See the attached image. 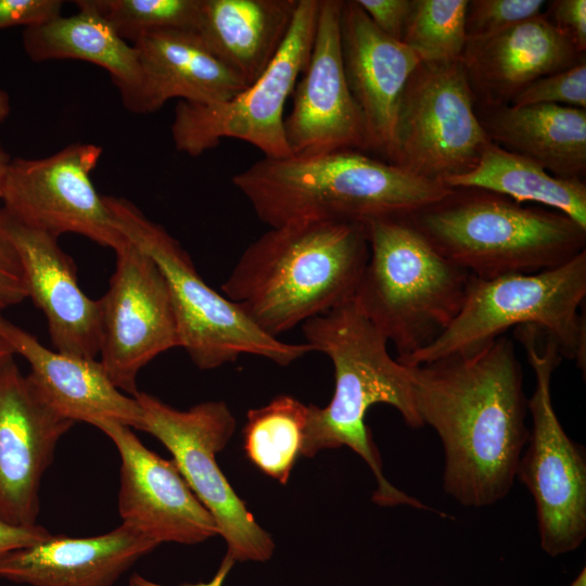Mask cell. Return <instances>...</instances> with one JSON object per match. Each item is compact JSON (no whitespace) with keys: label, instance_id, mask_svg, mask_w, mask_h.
<instances>
[{"label":"cell","instance_id":"obj_16","mask_svg":"<svg viewBox=\"0 0 586 586\" xmlns=\"http://www.w3.org/2000/svg\"><path fill=\"white\" fill-rule=\"evenodd\" d=\"M93 426L115 445L120 456L118 512L122 523L158 545H194L219 535L209 511L194 495L173 459L146 448L132 429L103 420Z\"/></svg>","mask_w":586,"mask_h":586},{"label":"cell","instance_id":"obj_21","mask_svg":"<svg viewBox=\"0 0 586 586\" xmlns=\"http://www.w3.org/2000/svg\"><path fill=\"white\" fill-rule=\"evenodd\" d=\"M545 13L495 35L468 39L460 62L483 107L509 105L535 80L584 61Z\"/></svg>","mask_w":586,"mask_h":586},{"label":"cell","instance_id":"obj_5","mask_svg":"<svg viewBox=\"0 0 586 586\" xmlns=\"http://www.w3.org/2000/svg\"><path fill=\"white\" fill-rule=\"evenodd\" d=\"M409 218L445 258L481 279L551 269L586 251V229L568 216L479 189H453Z\"/></svg>","mask_w":586,"mask_h":586},{"label":"cell","instance_id":"obj_32","mask_svg":"<svg viewBox=\"0 0 586 586\" xmlns=\"http://www.w3.org/2000/svg\"><path fill=\"white\" fill-rule=\"evenodd\" d=\"M555 104L586 109L585 60L566 69L544 76L522 90L509 105Z\"/></svg>","mask_w":586,"mask_h":586},{"label":"cell","instance_id":"obj_3","mask_svg":"<svg viewBox=\"0 0 586 586\" xmlns=\"http://www.w3.org/2000/svg\"><path fill=\"white\" fill-rule=\"evenodd\" d=\"M368 257L364 224L271 227L245 249L221 291L260 330L278 337L353 300Z\"/></svg>","mask_w":586,"mask_h":586},{"label":"cell","instance_id":"obj_7","mask_svg":"<svg viewBox=\"0 0 586 586\" xmlns=\"http://www.w3.org/2000/svg\"><path fill=\"white\" fill-rule=\"evenodd\" d=\"M586 251L565 264L534 273L492 279L471 276L461 308L426 347L404 358L412 367L451 355L475 352L510 328L535 326L555 340L562 358L585 373Z\"/></svg>","mask_w":586,"mask_h":586},{"label":"cell","instance_id":"obj_10","mask_svg":"<svg viewBox=\"0 0 586 586\" xmlns=\"http://www.w3.org/2000/svg\"><path fill=\"white\" fill-rule=\"evenodd\" d=\"M142 431L171 454L183 479L213 515L234 562H266L275 552L272 536L255 520L217 463L216 455L232 437L237 421L222 400L176 409L157 397L138 392Z\"/></svg>","mask_w":586,"mask_h":586},{"label":"cell","instance_id":"obj_18","mask_svg":"<svg viewBox=\"0 0 586 586\" xmlns=\"http://www.w3.org/2000/svg\"><path fill=\"white\" fill-rule=\"evenodd\" d=\"M0 231L18 256L28 297L43 313L55 349L95 358L99 302L80 289L74 264L58 238L22 224L3 208H0Z\"/></svg>","mask_w":586,"mask_h":586},{"label":"cell","instance_id":"obj_34","mask_svg":"<svg viewBox=\"0 0 586 586\" xmlns=\"http://www.w3.org/2000/svg\"><path fill=\"white\" fill-rule=\"evenodd\" d=\"M370 21L390 38L403 42L413 0H355Z\"/></svg>","mask_w":586,"mask_h":586},{"label":"cell","instance_id":"obj_30","mask_svg":"<svg viewBox=\"0 0 586 586\" xmlns=\"http://www.w3.org/2000/svg\"><path fill=\"white\" fill-rule=\"evenodd\" d=\"M114 31L132 44L157 30L196 31L202 0H89Z\"/></svg>","mask_w":586,"mask_h":586},{"label":"cell","instance_id":"obj_19","mask_svg":"<svg viewBox=\"0 0 586 586\" xmlns=\"http://www.w3.org/2000/svg\"><path fill=\"white\" fill-rule=\"evenodd\" d=\"M0 336L27 361L29 383L59 416L74 423L94 425L109 420L142 431V410L137 398L125 395L113 383L100 360L51 351L2 315Z\"/></svg>","mask_w":586,"mask_h":586},{"label":"cell","instance_id":"obj_38","mask_svg":"<svg viewBox=\"0 0 586 586\" xmlns=\"http://www.w3.org/2000/svg\"><path fill=\"white\" fill-rule=\"evenodd\" d=\"M234 561L227 555L224 557L215 575L208 582H201L195 584H183L179 586H224L225 581L234 565ZM129 586H164L152 582L139 574H133L129 579Z\"/></svg>","mask_w":586,"mask_h":586},{"label":"cell","instance_id":"obj_40","mask_svg":"<svg viewBox=\"0 0 586 586\" xmlns=\"http://www.w3.org/2000/svg\"><path fill=\"white\" fill-rule=\"evenodd\" d=\"M11 113L10 97L7 91L0 89V124L4 122Z\"/></svg>","mask_w":586,"mask_h":586},{"label":"cell","instance_id":"obj_25","mask_svg":"<svg viewBox=\"0 0 586 586\" xmlns=\"http://www.w3.org/2000/svg\"><path fill=\"white\" fill-rule=\"evenodd\" d=\"M298 0H202L196 33L249 86L268 67L289 33Z\"/></svg>","mask_w":586,"mask_h":586},{"label":"cell","instance_id":"obj_12","mask_svg":"<svg viewBox=\"0 0 586 586\" xmlns=\"http://www.w3.org/2000/svg\"><path fill=\"white\" fill-rule=\"evenodd\" d=\"M489 142L461 62H421L400 94L387 162L444 182L470 171Z\"/></svg>","mask_w":586,"mask_h":586},{"label":"cell","instance_id":"obj_36","mask_svg":"<svg viewBox=\"0 0 586 586\" xmlns=\"http://www.w3.org/2000/svg\"><path fill=\"white\" fill-rule=\"evenodd\" d=\"M550 23L559 30L582 54L586 50V1L556 0L549 4L545 14Z\"/></svg>","mask_w":586,"mask_h":586},{"label":"cell","instance_id":"obj_26","mask_svg":"<svg viewBox=\"0 0 586 586\" xmlns=\"http://www.w3.org/2000/svg\"><path fill=\"white\" fill-rule=\"evenodd\" d=\"M489 140L563 178L586 169V110L555 104L483 107Z\"/></svg>","mask_w":586,"mask_h":586},{"label":"cell","instance_id":"obj_22","mask_svg":"<svg viewBox=\"0 0 586 586\" xmlns=\"http://www.w3.org/2000/svg\"><path fill=\"white\" fill-rule=\"evenodd\" d=\"M157 546L124 523L97 536L51 535L30 547L0 555V578L28 586H113Z\"/></svg>","mask_w":586,"mask_h":586},{"label":"cell","instance_id":"obj_9","mask_svg":"<svg viewBox=\"0 0 586 586\" xmlns=\"http://www.w3.org/2000/svg\"><path fill=\"white\" fill-rule=\"evenodd\" d=\"M535 374L527 400L532 430L515 477L532 494L540 548L550 557L576 550L586 538V453L562 428L551 402V375L562 356L552 337L535 326L514 332Z\"/></svg>","mask_w":586,"mask_h":586},{"label":"cell","instance_id":"obj_15","mask_svg":"<svg viewBox=\"0 0 586 586\" xmlns=\"http://www.w3.org/2000/svg\"><path fill=\"white\" fill-rule=\"evenodd\" d=\"M342 0H320L309 61L284 117L293 156L342 150L367 151L361 113L349 91L342 59Z\"/></svg>","mask_w":586,"mask_h":586},{"label":"cell","instance_id":"obj_8","mask_svg":"<svg viewBox=\"0 0 586 586\" xmlns=\"http://www.w3.org/2000/svg\"><path fill=\"white\" fill-rule=\"evenodd\" d=\"M116 227L160 268L169 293L182 347L201 370L255 355L288 366L314 352L307 343H288L260 330L232 301L212 289L163 226L124 198L104 195Z\"/></svg>","mask_w":586,"mask_h":586},{"label":"cell","instance_id":"obj_11","mask_svg":"<svg viewBox=\"0 0 586 586\" xmlns=\"http://www.w3.org/2000/svg\"><path fill=\"white\" fill-rule=\"evenodd\" d=\"M320 0H298L289 33L264 73L233 98L216 104L178 101L170 131L175 148L199 156L224 139H238L264 157L291 156L284 105L309 61Z\"/></svg>","mask_w":586,"mask_h":586},{"label":"cell","instance_id":"obj_17","mask_svg":"<svg viewBox=\"0 0 586 586\" xmlns=\"http://www.w3.org/2000/svg\"><path fill=\"white\" fill-rule=\"evenodd\" d=\"M74 424L40 399L13 359L0 369V519L37 524L42 475Z\"/></svg>","mask_w":586,"mask_h":586},{"label":"cell","instance_id":"obj_33","mask_svg":"<svg viewBox=\"0 0 586 586\" xmlns=\"http://www.w3.org/2000/svg\"><path fill=\"white\" fill-rule=\"evenodd\" d=\"M63 4L62 0H0V29L49 22L62 15Z\"/></svg>","mask_w":586,"mask_h":586},{"label":"cell","instance_id":"obj_28","mask_svg":"<svg viewBox=\"0 0 586 586\" xmlns=\"http://www.w3.org/2000/svg\"><path fill=\"white\" fill-rule=\"evenodd\" d=\"M308 405L290 395H279L246 413L243 448L263 473L285 485L301 456Z\"/></svg>","mask_w":586,"mask_h":586},{"label":"cell","instance_id":"obj_37","mask_svg":"<svg viewBox=\"0 0 586 586\" xmlns=\"http://www.w3.org/2000/svg\"><path fill=\"white\" fill-rule=\"evenodd\" d=\"M51 535L46 527L38 524L16 525L0 519V555L30 547Z\"/></svg>","mask_w":586,"mask_h":586},{"label":"cell","instance_id":"obj_1","mask_svg":"<svg viewBox=\"0 0 586 586\" xmlns=\"http://www.w3.org/2000/svg\"><path fill=\"white\" fill-rule=\"evenodd\" d=\"M408 368L419 418L443 446L444 492L464 507L502 500L530 435L512 341L501 335L475 352Z\"/></svg>","mask_w":586,"mask_h":586},{"label":"cell","instance_id":"obj_6","mask_svg":"<svg viewBox=\"0 0 586 586\" xmlns=\"http://www.w3.org/2000/svg\"><path fill=\"white\" fill-rule=\"evenodd\" d=\"M369 257L354 300L397 358L431 344L459 313L471 275L424 238L409 215L366 225Z\"/></svg>","mask_w":586,"mask_h":586},{"label":"cell","instance_id":"obj_2","mask_svg":"<svg viewBox=\"0 0 586 586\" xmlns=\"http://www.w3.org/2000/svg\"><path fill=\"white\" fill-rule=\"evenodd\" d=\"M314 352L328 356L334 370V392L324 407L308 405L301 456L313 458L324 449L351 448L368 464L377 481L372 501L382 507H430L392 485L366 424L377 404L394 407L412 429L423 424L417 412L409 368L391 357L388 341L353 298L302 324Z\"/></svg>","mask_w":586,"mask_h":586},{"label":"cell","instance_id":"obj_4","mask_svg":"<svg viewBox=\"0 0 586 586\" xmlns=\"http://www.w3.org/2000/svg\"><path fill=\"white\" fill-rule=\"evenodd\" d=\"M232 183L270 228L301 221L366 225L410 215L453 191L357 150L263 157L234 175Z\"/></svg>","mask_w":586,"mask_h":586},{"label":"cell","instance_id":"obj_41","mask_svg":"<svg viewBox=\"0 0 586 586\" xmlns=\"http://www.w3.org/2000/svg\"><path fill=\"white\" fill-rule=\"evenodd\" d=\"M13 351L7 342L0 336V369L13 359Z\"/></svg>","mask_w":586,"mask_h":586},{"label":"cell","instance_id":"obj_42","mask_svg":"<svg viewBox=\"0 0 586 586\" xmlns=\"http://www.w3.org/2000/svg\"><path fill=\"white\" fill-rule=\"evenodd\" d=\"M569 586H586V569H585V566L579 571V573L570 583Z\"/></svg>","mask_w":586,"mask_h":586},{"label":"cell","instance_id":"obj_20","mask_svg":"<svg viewBox=\"0 0 586 586\" xmlns=\"http://www.w3.org/2000/svg\"><path fill=\"white\" fill-rule=\"evenodd\" d=\"M341 46L346 81L364 119L367 150L387 162L399 98L421 61L405 43L377 28L355 0L342 3Z\"/></svg>","mask_w":586,"mask_h":586},{"label":"cell","instance_id":"obj_24","mask_svg":"<svg viewBox=\"0 0 586 586\" xmlns=\"http://www.w3.org/2000/svg\"><path fill=\"white\" fill-rule=\"evenodd\" d=\"M78 12L26 27L22 44L34 62L80 60L104 68L119 91L124 106L138 113L142 76L138 51L122 39L89 0L75 1Z\"/></svg>","mask_w":586,"mask_h":586},{"label":"cell","instance_id":"obj_35","mask_svg":"<svg viewBox=\"0 0 586 586\" xmlns=\"http://www.w3.org/2000/svg\"><path fill=\"white\" fill-rule=\"evenodd\" d=\"M28 297L18 256L5 235L0 231V315L11 306Z\"/></svg>","mask_w":586,"mask_h":586},{"label":"cell","instance_id":"obj_31","mask_svg":"<svg viewBox=\"0 0 586 586\" xmlns=\"http://www.w3.org/2000/svg\"><path fill=\"white\" fill-rule=\"evenodd\" d=\"M544 0H472L468 3L466 33L468 39L500 33L523 21L543 14Z\"/></svg>","mask_w":586,"mask_h":586},{"label":"cell","instance_id":"obj_39","mask_svg":"<svg viewBox=\"0 0 586 586\" xmlns=\"http://www.w3.org/2000/svg\"><path fill=\"white\" fill-rule=\"evenodd\" d=\"M11 157L10 155L8 154V152L4 150L1 141H0V202H1V199H2V184H3V180H4V177H5V174H7V170H8V167H9V164L11 162Z\"/></svg>","mask_w":586,"mask_h":586},{"label":"cell","instance_id":"obj_13","mask_svg":"<svg viewBox=\"0 0 586 586\" xmlns=\"http://www.w3.org/2000/svg\"><path fill=\"white\" fill-rule=\"evenodd\" d=\"M102 155L94 143H71L42 158H12L2 184L3 209L55 238L77 233L116 251L126 237L92 182Z\"/></svg>","mask_w":586,"mask_h":586},{"label":"cell","instance_id":"obj_23","mask_svg":"<svg viewBox=\"0 0 586 586\" xmlns=\"http://www.w3.org/2000/svg\"><path fill=\"white\" fill-rule=\"evenodd\" d=\"M133 46L142 76L139 114L155 112L171 99L216 104L247 87L205 46L196 31H152Z\"/></svg>","mask_w":586,"mask_h":586},{"label":"cell","instance_id":"obj_27","mask_svg":"<svg viewBox=\"0 0 586 586\" xmlns=\"http://www.w3.org/2000/svg\"><path fill=\"white\" fill-rule=\"evenodd\" d=\"M444 183L451 189L493 192L521 204H540L586 229V186L582 179L555 176L539 164L492 141L470 171L453 176Z\"/></svg>","mask_w":586,"mask_h":586},{"label":"cell","instance_id":"obj_14","mask_svg":"<svg viewBox=\"0 0 586 586\" xmlns=\"http://www.w3.org/2000/svg\"><path fill=\"white\" fill-rule=\"evenodd\" d=\"M114 252L115 270L98 300L99 354L113 383L135 396L139 371L179 346V337L167 285L155 262L127 238Z\"/></svg>","mask_w":586,"mask_h":586},{"label":"cell","instance_id":"obj_29","mask_svg":"<svg viewBox=\"0 0 586 586\" xmlns=\"http://www.w3.org/2000/svg\"><path fill=\"white\" fill-rule=\"evenodd\" d=\"M468 0H413L403 39L424 63L460 61L468 37Z\"/></svg>","mask_w":586,"mask_h":586}]
</instances>
